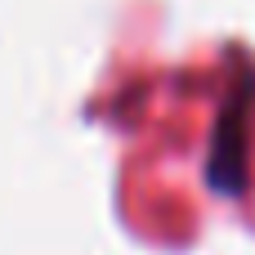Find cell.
<instances>
[{"label": "cell", "mask_w": 255, "mask_h": 255, "mask_svg": "<svg viewBox=\"0 0 255 255\" xmlns=\"http://www.w3.org/2000/svg\"><path fill=\"white\" fill-rule=\"evenodd\" d=\"M242 175H247V126H242V108L233 103V108L224 112V121H220L206 179H211L220 193H238V188H242Z\"/></svg>", "instance_id": "cell-1"}]
</instances>
